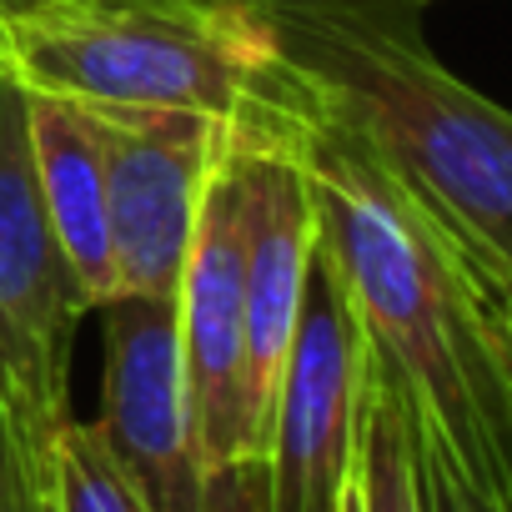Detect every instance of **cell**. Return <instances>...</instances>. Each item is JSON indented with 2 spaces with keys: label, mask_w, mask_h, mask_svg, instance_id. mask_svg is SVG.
I'll use <instances>...</instances> for the list:
<instances>
[{
  "label": "cell",
  "mask_w": 512,
  "mask_h": 512,
  "mask_svg": "<svg viewBox=\"0 0 512 512\" xmlns=\"http://www.w3.org/2000/svg\"><path fill=\"white\" fill-rule=\"evenodd\" d=\"M241 126L272 131L297 156L312 191L317 246L357 307L367 347L397 372L447 447L467 467L512 462V382L492 297L457 246L352 131L297 91V81Z\"/></svg>",
  "instance_id": "obj_1"
},
{
  "label": "cell",
  "mask_w": 512,
  "mask_h": 512,
  "mask_svg": "<svg viewBox=\"0 0 512 512\" xmlns=\"http://www.w3.org/2000/svg\"><path fill=\"white\" fill-rule=\"evenodd\" d=\"M297 91L352 131L457 246L487 297H512V111L452 76L412 0H246Z\"/></svg>",
  "instance_id": "obj_2"
},
{
  "label": "cell",
  "mask_w": 512,
  "mask_h": 512,
  "mask_svg": "<svg viewBox=\"0 0 512 512\" xmlns=\"http://www.w3.org/2000/svg\"><path fill=\"white\" fill-rule=\"evenodd\" d=\"M0 71L31 96L201 111L226 126L292 86L246 0H56L0 36Z\"/></svg>",
  "instance_id": "obj_3"
},
{
  "label": "cell",
  "mask_w": 512,
  "mask_h": 512,
  "mask_svg": "<svg viewBox=\"0 0 512 512\" xmlns=\"http://www.w3.org/2000/svg\"><path fill=\"white\" fill-rule=\"evenodd\" d=\"M86 312L91 307L46 221L26 131V91L0 71V397L41 472V487L51 442L71 422L66 372Z\"/></svg>",
  "instance_id": "obj_4"
},
{
  "label": "cell",
  "mask_w": 512,
  "mask_h": 512,
  "mask_svg": "<svg viewBox=\"0 0 512 512\" xmlns=\"http://www.w3.org/2000/svg\"><path fill=\"white\" fill-rule=\"evenodd\" d=\"M367 392V332L337 277V267L312 251L302 322L277 387L267 462H262V512H342L357 472Z\"/></svg>",
  "instance_id": "obj_5"
},
{
  "label": "cell",
  "mask_w": 512,
  "mask_h": 512,
  "mask_svg": "<svg viewBox=\"0 0 512 512\" xmlns=\"http://www.w3.org/2000/svg\"><path fill=\"white\" fill-rule=\"evenodd\" d=\"M101 136L116 297H171L196 236V216L231 141V126L201 111L86 106Z\"/></svg>",
  "instance_id": "obj_6"
},
{
  "label": "cell",
  "mask_w": 512,
  "mask_h": 512,
  "mask_svg": "<svg viewBox=\"0 0 512 512\" xmlns=\"http://www.w3.org/2000/svg\"><path fill=\"white\" fill-rule=\"evenodd\" d=\"M101 312V417L96 432L151 502V512H216L191 432L181 332L171 297H111Z\"/></svg>",
  "instance_id": "obj_7"
},
{
  "label": "cell",
  "mask_w": 512,
  "mask_h": 512,
  "mask_svg": "<svg viewBox=\"0 0 512 512\" xmlns=\"http://www.w3.org/2000/svg\"><path fill=\"white\" fill-rule=\"evenodd\" d=\"M236 196H241V302H246V382L262 447L272 437L277 387L302 322L307 272L317 251L312 191L297 156L262 126H236L231 136ZM267 462V457H262Z\"/></svg>",
  "instance_id": "obj_8"
},
{
  "label": "cell",
  "mask_w": 512,
  "mask_h": 512,
  "mask_svg": "<svg viewBox=\"0 0 512 512\" xmlns=\"http://www.w3.org/2000/svg\"><path fill=\"white\" fill-rule=\"evenodd\" d=\"M26 131H31L46 221L56 231V246L66 256L86 307L96 312L116 297L111 201H106V161H101L96 121L81 101L26 91Z\"/></svg>",
  "instance_id": "obj_9"
},
{
  "label": "cell",
  "mask_w": 512,
  "mask_h": 512,
  "mask_svg": "<svg viewBox=\"0 0 512 512\" xmlns=\"http://www.w3.org/2000/svg\"><path fill=\"white\" fill-rule=\"evenodd\" d=\"M357 487H362V512H422L402 387L372 347H367V392L357 432Z\"/></svg>",
  "instance_id": "obj_10"
},
{
  "label": "cell",
  "mask_w": 512,
  "mask_h": 512,
  "mask_svg": "<svg viewBox=\"0 0 512 512\" xmlns=\"http://www.w3.org/2000/svg\"><path fill=\"white\" fill-rule=\"evenodd\" d=\"M46 512H151L136 482L121 472L96 422H66L46 462Z\"/></svg>",
  "instance_id": "obj_11"
},
{
  "label": "cell",
  "mask_w": 512,
  "mask_h": 512,
  "mask_svg": "<svg viewBox=\"0 0 512 512\" xmlns=\"http://www.w3.org/2000/svg\"><path fill=\"white\" fill-rule=\"evenodd\" d=\"M402 407H407V432H412L422 512H512V462H502V467H467L447 447L437 422L407 397V387H402Z\"/></svg>",
  "instance_id": "obj_12"
},
{
  "label": "cell",
  "mask_w": 512,
  "mask_h": 512,
  "mask_svg": "<svg viewBox=\"0 0 512 512\" xmlns=\"http://www.w3.org/2000/svg\"><path fill=\"white\" fill-rule=\"evenodd\" d=\"M0 512H46V487L0 397Z\"/></svg>",
  "instance_id": "obj_13"
},
{
  "label": "cell",
  "mask_w": 512,
  "mask_h": 512,
  "mask_svg": "<svg viewBox=\"0 0 512 512\" xmlns=\"http://www.w3.org/2000/svg\"><path fill=\"white\" fill-rule=\"evenodd\" d=\"M492 322H497V347H502V367L512 382V297H492Z\"/></svg>",
  "instance_id": "obj_14"
},
{
  "label": "cell",
  "mask_w": 512,
  "mask_h": 512,
  "mask_svg": "<svg viewBox=\"0 0 512 512\" xmlns=\"http://www.w3.org/2000/svg\"><path fill=\"white\" fill-rule=\"evenodd\" d=\"M46 6H56V0H0V36L21 21H31V16H41Z\"/></svg>",
  "instance_id": "obj_15"
},
{
  "label": "cell",
  "mask_w": 512,
  "mask_h": 512,
  "mask_svg": "<svg viewBox=\"0 0 512 512\" xmlns=\"http://www.w3.org/2000/svg\"><path fill=\"white\" fill-rule=\"evenodd\" d=\"M412 6H427V0H412Z\"/></svg>",
  "instance_id": "obj_16"
}]
</instances>
